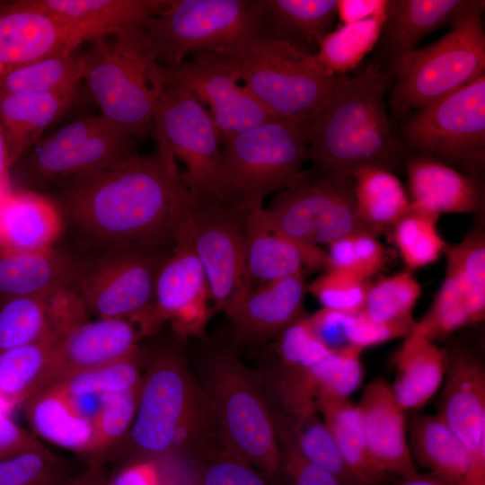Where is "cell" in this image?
I'll return each instance as SVG.
<instances>
[{
    "mask_svg": "<svg viewBox=\"0 0 485 485\" xmlns=\"http://www.w3.org/2000/svg\"><path fill=\"white\" fill-rule=\"evenodd\" d=\"M404 172L411 204L439 216L484 212V180L419 155L406 156Z\"/></svg>",
    "mask_w": 485,
    "mask_h": 485,
    "instance_id": "25",
    "label": "cell"
},
{
    "mask_svg": "<svg viewBox=\"0 0 485 485\" xmlns=\"http://www.w3.org/2000/svg\"><path fill=\"white\" fill-rule=\"evenodd\" d=\"M77 90L0 98V125L12 167L41 138L46 128L75 104Z\"/></svg>",
    "mask_w": 485,
    "mask_h": 485,
    "instance_id": "30",
    "label": "cell"
},
{
    "mask_svg": "<svg viewBox=\"0 0 485 485\" xmlns=\"http://www.w3.org/2000/svg\"><path fill=\"white\" fill-rule=\"evenodd\" d=\"M407 437L413 462L456 485H468L470 455L438 414H413Z\"/></svg>",
    "mask_w": 485,
    "mask_h": 485,
    "instance_id": "34",
    "label": "cell"
},
{
    "mask_svg": "<svg viewBox=\"0 0 485 485\" xmlns=\"http://www.w3.org/2000/svg\"><path fill=\"white\" fill-rule=\"evenodd\" d=\"M68 28L80 44L140 27L168 0H31Z\"/></svg>",
    "mask_w": 485,
    "mask_h": 485,
    "instance_id": "27",
    "label": "cell"
},
{
    "mask_svg": "<svg viewBox=\"0 0 485 485\" xmlns=\"http://www.w3.org/2000/svg\"><path fill=\"white\" fill-rule=\"evenodd\" d=\"M387 485H456L441 476L433 473H416L406 478H398L392 481Z\"/></svg>",
    "mask_w": 485,
    "mask_h": 485,
    "instance_id": "59",
    "label": "cell"
},
{
    "mask_svg": "<svg viewBox=\"0 0 485 485\" xmlns=\"http://www.w3.org/2000/svg\"><path fill=\"white\" fill-rule=\"evenodd\" d=\"M343 313L322 307L309 315V322L316 337L331 349L347 345L343 331Z\"/></svg>",
    "mask_w": 485,
    "mask_h": 485,
    "instance_id": "56",
    "label": "cell"
},
{
    "mask_svg": "<svg viewBox=\"0 0 485 485\" xmlns=\"http://www.w3.org/2000/svg\"><path fill=\"white\" fill-rule=\"evenodd\" d=\"M396 357L397 375L393 395L405 411L425 405L442 386L446 368L445 348L411 331L403 338Z\"/></svg>",
    "mask_w": 485,
    "mask_h": 485,
    "instance_id": "33",
    "label": "cell"
},
{
    "mask_svg": "<svg viewBox=\"0 0 485 485\" xmlns=\"http://www.w3.org/2000/svg\"><path fill=\"white\" fill-rule=\"evenodd\" d=\"M106 476L103 468L87 467L84 473L72 475L57 485H107Z\"/></svg>",
    "mask_w": 485,
    "mask_h": 485,
    "instance_id": "58",
    "label": "cell"
},
{
    "mask_svg": "<svg viewBox=\"0 0 485 485\" xmlns=\"http://www.w3.org/2000/svg\"><path fill=\"white\" fill-rule=\"evenodd\" d=\"M292 431L298 447L310 461L333 473L346 485H361L347 466L332 434L318 411Z\"/></svg>",
    "mask_w": 485,
    "mask_h": 485,
    "instance_id": "49",
    "label": "cell"
},
{
    "mask_svg": "<svg viewBox=\"0 0 485 485\" xmlns=\"http://www.w3.org/2000/svg\"><path fill=\"white\" fill-rule=\"evenodd\" d=\"M72 475L66 463L46 445L0 461V485H57Z\"/></svg>",
    "mask_w": 485,
    "mask_h": 485,
    "instance_id": "47",
    "label": "cell"
},
{
    "mask_svg": "<svg viewBox=\"0 0 485 485\" xmlns=\"http://www.w3.org/2000/svg\"><path fill=\"white\" fill-rule=\"evenodd\" d=\"M438 218L439 215L410 203L387 230L409 270L430 265L443 254L446 242L437 230Z\"/></svg>",
    "mask_w": 485,
    "mask_h": 485,
    "instance_id": "42",
    "label": "cell"
},
{
    "mask_svg": "<svg viewBox=\"0 0 485 485\" xmlns=\"http://www.w3.org/2000/svg\"><path fill=\"white\" fill-rule=\"evenodd\" d=\"M259 0H168L142 25L164 67L179 65L191 51H213L258 33Z\"/></svg>",
    "mask_w": 485,
    "mask_h": 485,
    "instance_id": "11",
    "label": "cell"
},
{
    "mask_svg": "<svg viewBox=\"0 0 485 485\" xmlns=\"http://www.w3.org/2000/svg\"><path fill=\"white\" fill-rule=\"evenodd\" d=\"M84 80L101 116L134 137H144L167 79L142 26L95 40Z\"/></svg>",
    "mask_w": 485,
    "mask_h": 485,
    "instance_id": "7",
    "label": "cell"
},
{
    "mask_svg": "<svg viewBox=\"0 0 485 485\" xmlns=\"http://www.w3.org/2000/svg\"><path fill=\"white\" fill-rule=\"evenodd\" d=\"M357 407L370 454L377 467L393 479L418 473L407 437L405 411L383 377L364 389Z\"/></svg>",
    "mask_w": 485,
    "mask_h": 485,
    "instance_id": "23",
    "label": "cell"
},
{
    "mask_svg": "<svg viewBox=\"0 0 485 485\" xmlns=\"http://www.w3.org/2000/svg\"><path fill=\"white\" fill-rule=\"evenodd\" d=\"M483 0H386L385 18L367 65L387 74L428 34L482 13Z\"/></svg>",
    "mask_w": 485,
    "mask_h": 485,
    "instance_id": "20",
    "label": "cell"
},
{
    "mask_svg": "<svg viewBox=\"0 0 485 485\" xmlns=\"http://www.w3.org/2000/svg\"><path fill=\"white\" fill-rule=\"evenodd\" d=\"M307 285L304 274L300 273L249 288L225 313L234 347L263 348L306 316Z\"/></svg>",
    "mask_w": 485,
    "mask_h": 485,
    "instance_id": "19",
    "label": "cell"
},
{
    "mask_svg": "<svg viewBox=\"0 0 485 485\" xmlns=\"http://www.w3.org/2000/svg\"><path fill=\"white\" fill-rule=\"evenodd\" d=\"M216 198L234 210L250 213L263 200L297 183L308 160L309 141L297 122L272 119L221 140Z\"/></svg>",
    "mask_w": 485,
    "mask_h": 485,
    "instance_id": "6",
    "label": "cell"
},
{
    "mask_svg": "<svg viewBox=\"0 0 485 485\" xmlns=\"http://www.w3.org/2000/svg\"><path fill=\"white\" fill-rule=\"evenodd\" d=\"M386 0H338L337 16L343 24L367 19L375 14Z\"/></svg>",
    "mask_w": 485,
    "mask_h": 485,
    "instance_id": "57",
    "label": "cell"
},
{
    "mask_svg": "<svg viewBox=\"0 0 485 485\" xmlns=\"http://www.w3.org/2000/svg\"><path fill=\"white\" fill-rule=\"evenodd\" d=\"M3 1H0V4H2Z\"/></svg>",
    "mask_w": 485,
    "mask_h": 485,
    "instance_id": "61",
    "label": "cell"
},
{
    "mask_svg": "<svg viewBox=\"0 0 485 485\" xmlns=\"http://www.w3.org/2000/svg\"><path fill=\"white\" fill-rule=\"evenodd\" d=\"M22 406L38 438L89 458L94 442L93 420L80 414L66 394L48 386L31 396Z\"/></svg>",
    "mask_w": 485,
    "mask_h": 485,
    "instance_id": "32",
    "label": "cell"
},
{
    "mask_svg": "<svg viewBox=\"0 0 485 485\" xmlns=\"http://www.w3.org/2000/svg\"><path fill=\"white\" fill-rule=\"evenodd\" d=\"M190 362L224 446L280 485V454L265 388L227 339L188 340Z\"/></svg>",
    "mask_w": 485,
    "mask_h": 485,
    "instance_id": "4",
    "label": "cell"
},
{
    "mask_svg": "<svg viewBox=\"0 0 485 485\" xmlns=\"http://www.w3.org/2000/svg\"><path fill=\"white\" fill-rule=\"evenodd\" d=\"M260 209L245 217V277L249 288L280 280L305 270L329 268L327 251L305 248L274 234L264 225Z\"/></svg>",
    "mask_w": 485,
    "mask_h": 485,
    "instance_id": "24",
    "label": "cell"
},
{
    "mask_svg": "<svg viewBox=\"0 0 485 485\" xmlns=\"http://www.w3.org/2000/svg\"><path fill=\"white\" fill-rule=\"evenodd\" d=\"M44 446L33 433L16 424L9 414L0 412V461Z\"/></svg>",
    "mask_w": 485,
    "mask_h": 485,
    "instance_id": "54",
    "label": "cell"
},
{
    "mask_svg": "<svg viewBox=\"0 0 485 485\" xmlns=\"http://www.w3.org/2000/svg\"><path fill=\"white\" fill-rule=\"evenodd\" d=\"M389 84L385 71L366 65L303 124L312 173L352 187L354 173L365 166L404 171L407 153L387 114Z\"/></svg>",
    "mask_w": 485,
    "mask_h": 485,
    "instance_id": "3",
    "label": "cell"
},
{
    "mask_svg": "<svg viewBox=\"0 0 485 485\" xmlns=\"http://www.w3.org/2000/svg\"><path fill=\"white\" fill-rule=\"evenodd\" d=\"M385 5L367 19L342 24L328 33L315 56L318 64L335 75H345L356 69L377 43L385 18Z\"/></svg>",
    "mask_w": 485,
    "mask_h": 485,
    "instance_id": "40",
    "label": "cell"
},
{
    "mask_svg": "<svg viewBox=\"0 0 485 485\" xmlns=\"http://www.w3.org/2000/svg\"><path fill=\"white\" fill-rule=\"evenodd\" d=\"M269 405L280 454V485H346L304 456L288 423L269 401Z\"/></svg>",
    "mask_w": 485,
    "mask_h": 485,
    "instance_id": "45",
    "label": "cell"
},
{
    "mask_svg": "<svg viewBox=\"0 0 485 485\" xmlns=\"http://www.w3.org/2000/svg\"><path fill=\"white\" fill-rule=\"evenodd\" d=\"M395 135L407 155L484 180L485 75L412 111Z\"/></svg>",
    "mask_w": 485,
    "mask_h": 485,
    "instance_id": "9",
    "label": "cell"
},
{
    "mask_svg": "<svg viewBox=\"0 0 485 485\" xmlns=\"http://www.w3.org/2000/svg\"><path fill=\"white\" fill-rule=\"evenodd\" d=\"M165 68L170 80L208 105L221 140L276 119L237 84L213 51L198 52L191 61Z\"/></svg>",
    "mask_w": 485,
    "mask_h": 485,
    "instance_id": "18",
    "label": "cell"
},
{
    "mask_svg": "<svg viewBox=\"0 0 485 485\" xmlns=\"http://www.w3.org/2000/svg\"><path fill=\"white\" fill-rule=\"evenodd\" d=\"M369 283L350 273L329 268L307 285V292L322 307L343 313H357L363 309Z\"/></svg>",
    "mask_w": 485,
    "mask_h": 485,
    "instance_id": "51",
    "label": "cell"
},
{
    "mask_svg": "<svg viewBox=\"0 0 485 485\" xmlns=\"http://www.w3.org/2000/svg\"><path fill=\"white\" fill-rule=\"evenodd\" d=\"M62 233L61 216L46 196L11 189L0 194V250H45L55 246Z\"/></svg>",
    "mask_w": 485,
    "mask_h": 485,
    "instance_id": "28",
    "label": "cell"
},
{
    "mask_svg": "<svg viewBox=\"0 0 485 485\" xmlns=\"http://www.w3.org/2000/svg\"><path fill=\"white\" fill-rule=\"evenodd\" d=\"M141 384L101 395V405L93 419L94 442L88 467L103 468L107 461L117 459L136 417Z\"/></svg>",
    "mask_w": 485,
    "mask_h": 485,
    "instance_id": "41",
    "label": "cell"
},
{
    "mask_svg": "<svg viewBox=\"0 0 485 485\" xmlns=\"http://www.w3.org/2000/svg\"><path fill=\"white\" fill-rule=\"evenodd\" d=\"M260 216L269 231L305 248L358 234L377 237L360 218L352 187L305 170L297 183L277 192Z\"/></svg>",
    "mask_w": 485,
    "mask_h": 485,
    "instance_id": "12",
    "label": "cell"
},
{
    "mask_svg": "<svg viewBox=\"0 0 485 485\" xmlns=\"http://www.w3.org/2000/svg\"><path fill=\"white\" fill-rule=\"evenodd\" d=\"M195 485H273L249 463L227 450L213 446L191 460Z\"/></svg>",
    "mask_w": 485,
    "mask_h": 485,
    "instance_id": "46",
    "label": "cell"
},
{
    "mask_svg": "<svg viewBox=\"0 0 485 485\" xmlns=\"http://www.w3.org/2000/svg\"><path fill=\"white\" fill-rule=\"evenodd\" d=\"M172 456H131L106 476L107 485H172Z\"/></svg>",
    "mask_w": 485,
    "mask_h": 485,
    "instance_id": "53",
    "label": "cell"
},
{
    "mask_svg": "<svg viewBox=\"0 0 485 485\" xmlns=\"http://www.w3.org/2000/svg\"><path fill=\"white\" fill-rule=\"evenodd\" d=\"M66 332L54 331L35 342L0 352V412L10 415L33 394L53 350Z\"/></svg>",
    "mask_w": 485,
    "mask_h": 485,
    "instance_id": "37",
    "label": "cell"
},
{
    "mask_svg": "<svg viewBox=\"0 0 485 485\" xmlns=\"http://www.w3.org/2000/svg\"><path fill=\"white\" fill-rule=\"evenodd\" d=\"M77 322L66 293L45 299L13 297L0 302V352L39 340L54 331H68Z\"/></svg>",
    "mask_w": 485,
    "mask_h": 485,
    "instance_id": "31",
    "label": "cell"
},
{
    "mask_svg": "<svg viewBox=\"0 0 485 485\" xmlns=\"http://www.w3.org/2000/svg\"><path fill=\"white\" fill-rule=\"evenodd\" d=\"M388 75V106L400 119L484 75L482 13L451 27L434 43L404 54Z\"/></svg>",
    "mask_w": 485,
    "mask_h": 485,
    "instance_id": "8",
    "label": "cell"
},
{
    "mask_svg": "<svg viewBox=\"0 0 485 485\" xmlns=\"http://www.w3.org/2000/svg\"><path fill=\"white\" fill-rule=\"evenodd\" d=\"M3 193V192H0V194Z\"/></svg>",
    "mask_w": 485,
    "mask_h": 485,
    "instance_id": "62",
    "label": "cell"
},
{
    "mask_svg": "<svg viewBox=\"0 0 485 485\" xmlns=\"http://www.w3.org/2000/svg\"><path fill=\"white\" fill-rule=\"evenodd\" d=\"M137 410L117 459L185 456L191 460L220 442L209 404L193 373L188 339L170 331L144 346Z\"/></svg>",
    "mask_w": 485,
    "mask_h": 485,
    "instance_id": "2",
    "label": "cell"
},
{
    "mask_svg": "<svg viewBox=\"0 0 485 485\" xmlns=\"http://www.w3.org/2000/svg\"><path fill=\"white\" fill-rule=\"evenodd\" d=\"M170 253L132 251L76 258L73 291L87 313L98 319L129 321L140 332L153 304L158 270Z\"/></svg>",
    "mask_w": 485,
    "mask_h": 485,
    "instance_id": "14",
    "label": "cell"
},
{
    "mask_svg": "<svg viewBox=\"0 0 485 485\" xmlns=\"http://www.w3.org/2000/svg\"><path fill=\"white\" fill-rule=\"evenodd\" d=\"M363 348L347 344L312 368L316 396L348 398L361 384Z\"/></svg>",
    "mask_w": 485,
    "mask_h": 485,
    "instance_id": "48",
    "label": "cell"
},
{
    "mask_svg": "<svg viewBox=\"0 0 485 485\" xmlns=\"http://www.w3.org/2000/svg\"><path fill=\"white\" fill-rule=\"evenodd\" d=\"M145 348L108 364L69 375L50 386L68 396L101 395L137 386L143 380Z\"/></svg>",
    "mask_w": 485,
    "mask_h": 485,
    "instance_id": "43",
    "label": "cell"
},
{
    "mask_svg": "<svg viewBox=\"0 0 485 485\" xmlns=\"http://www.w3.org/2000/svg\"><path fill=\"white\" fill-rule=\"evenodd\" d=\"M479 223L457 243H445V272L455 280L463 297L470 324L485 318V232L484 212Z\"/></svg>",
    "mask_w": 485,
    "mask_h": 485,
    "instance_id": "38",
    "label": "cell"
},
{
    "mask_svg": "<svg viewBox=\"0 0 485 485\" xmlns=\"http://www.w3.org/2000/svg\"><path fill=\"white\" fill-rule=\"evenodd\" d=\"M316 405L347 466L361 485H387L394 480L377 467L370 454L357 404L348 398L317 395Z\"/></svg>",
    "mask_w": 485,
    "mask_h": 485,
    "instance_id": "35",
    "label": "cell"
},
{
    "mask_svg": "<svg viewBox=\"0 0 485 485\" xmlns=\"http://www.w3.org/2000/svg\"><path fill=\"white\" fill-rule=\"evenodd\" d=\"M75 34L31 0L0 4V80L16 68L46 56L75 52Z\"/></svg>",
    "mask_w": 485,
    "mask_h": 485,
    "instance_id": "22",
    "label": "cell"
},
{
    "mask_svg": "<svg viewBox=\"0 0 485 485\" xmlns=\"http://www.w3.org/2000/svg\"><path fill=\"white\" fill-rule=\"evenodd\" d=\"M77 276L78 260L62 245L34 251L0 250V302L23 296L48 299L73 291Z\"/></svg>",
    "mask_w": 485,
    "mask_h": 485,
    "instance_id": "26",
    "label": "cell"
},
{
    "mask_svg": "<svg viewBox=\"0 0 485 485\" xmlns=\"http://www.w3.org/2000/svg\"><path fill=\"white\" fill-rule=\"evenodd\" d=\"M150 133L185 163L182 178L191 197L198 201H217L216 175L222 150L219 130L196 97L168 77Z\"/></svg>",
    "mask_w": 485,
    "mask_h": 485,
    "instance_id": "13",
    "label": "cell"
},
{
    "mask_svg": "<svg viewBox=\"0 0 485 485\" xmlns=\"http://www.w3.org/2000/svg\"><path fill=\"white\" fill-rule=\"evenodd\" d=\"M338 0H259L258 33L316 56L337 17Z\"/></svg>",
    "mask_w": 485,
    "mask_h": 485,
    "instance_id": "29",
    "label": "cell"
},
{
    "mask_svg": "<svg viewBox=\"0 0 485 485\" xmlns=\"http://www.w3.org/2000/svg\"><path fill=\"white\" fill-rule=\"evenodd\" d=\"M50 193L63 222L62 246L75 258L170 253L191 198L174 156L161 144L153 154H137Z\"/></svg>",
    "mask_w": 485,
    "mask_h": 485,
    "instance_id": "1",
    "label": "cell"
},
{
    "mask_svg": "<svg viewBox=\"0 0 485 485\" xmlns=\"http://www.w3.org/2000/svg\"><path fill=\"white\" fill-rule=\"evenodd\" d=\"M210 300L207 277L192 245L187 215L174 249L158 270L153 304L140 329L141 336H154L167 322L187 339L206 335L212 313Z\"/></svg>",
    "mask_w": 485,
    "mask_h": 485,
    "instance_id": "16",
    "label": "cell"
},
{
    "mask_svg": "<svg viewBox=\"0 0 485 485\" xmlns=\"http://www.w3.org/2000/svg\"><path fill=\"white\" fill-rule=\"evenodd\" d=\"M470 324L463 297L454 278H445L426 314L415 321L412 331L432 341L444 339Z\"/></svg>",
    "mask_w": 485,
    "mask_h": 485,
    "instance_id": "50",
    "label": "cell"
},
{
    "mask_svg": "<svg viewBox=\"0 0 485 485\" xmlns=\"http://www.w3.org/2000/svg\"><path fill=\"white\" fill-rule=\"evenodd\" d=\"M141 337L137 326L123 319H98L76 324L53 350L33 394L69 375L129 355L138 348Z\"/></svg>",
    "mask_w": 485,
    "mask_h": 485,
    "instance_id": "21",
    "label": "cell"
},
{
    "mask_svg": "<svg viewBox=\"0 0 485 485\" xmlns=\"http://www.w3.org/2000/svg\"><path fill=\"white\" fill-rule=\"evenodd\" d=\"M191 196V195H190ZM218 201L190 198L188 225L214 308L225 313L249 289L245 277V217Z\"/></svg>",
    "mask_w": 485,
    "mask_h": 485,
    "instance_id": "15",
    "label": "cell"
},
{
    "mask_svg": "<svg viewBox=\"0 0 485 485\" xmlns=\"http://www.w3.org/2000/svg\"><path fill=\"white\" fill-rule=\"evenodd\" d=\"M137 154L136 137L101 115H85L40 138L13 167L24 190L41 194Z\"/></svg>",
    "mask_w": 485,
    "mask_h": 485,
    "instance_id": "10",
    "label": "cell"
},
{
    "mask_svg": "<svg viewBox=\"0 0 485 485\" xmlns=\"http://www.w3.org/2000/svg\"><path fill=\"white\" fill-rule=\"evenodd\" d=\"M354 248L359 274L364 280L377 274L387 263L386 249L373 234L354 235Z\"/></svg>",
    "mask_w": 485,
    "mask_h": 485,
    "instance_id": "55",
    "label": "cell"
},
{
    "mask_svg": "<svg viewBox=\"0 0 485 485\" xmlns=\"http://www.w3.org/2000/svg\"><path fill=\"white\" fill-rule=\"evenodd\" d=\"M421 286L410 270L369 283L362 312L376 322H392L412 316Z\"/></svg>",
    "mask_w": 485,
    "mask_h": 485,
    "instance_id": "44",
    "label": "cell"
},
{
    "mask_svg": "<svg viewBox=\"0 0 485 485\" xmlns=\"http://www.w3.org/2000/svg\"><path fill=\"white\" fill-rule=\"evenodd\" d=\"M88 66L87 53H54L23 65L0 80V98L76 88Z\"/></svg>",
    "mask_w": 485,
    "mask_h": 485,
    "instance_id": "39",
    "label": "cell"
},
{
    "mask_svg": "<svg viewBox=\"0 0 485 485\" xmlns=\"http://www.w3.org/2000/svg\"><path fill=\"white\" fill-rule=\"evenodd\" d=\"M213 52L270 115L302 125L349 79L326 72L315 56L257 33Z\"/></svg>",
    "mask_w": 485,
    "mask_h": 485,
    "instance_id": "5",
    "label": "cell"
},
{
    "mask_svg": "<svg viewBox=\"0 0 485 485\" xmlns=\"http://www.w3.org/2000/svg\"><path fill=\"white\" fill-rule=\"evenodd\" d=\"M12 165L8 146L3 128L0 125V192L10 190V171Z\"/></svg>",
    "mask_w": 485,
    "mask_h": 485,
    "instance_id": "60",
    "label": "cell"
},
{
    "mask_svg": "<svg viewBox=\"0 0 485 485\" xmlns=\"http://www.w3.org/2000/svg\"><path fill=\"white\" fill-rule=\"evenodd\" d=\"M352 191L360 218L376 235L387 231L410 206L398 177L380 167L358 169Z\"/></svg>",
    "mask_w": 485,
    "mask_h": 485,
    "instance_id": "36",
    "label": "cell"
},
{
    "mask_svg": "<svg viewBox=\"0 0 485 485\" xmlns=\"http://www.w3.org/2000/svg\"><path fill=\"white\" fill-rule=\"evenodd\" d=\"M414 323L412 316L392 322H376L361 311L344 314L343 331L348 344L364 349L394 339L405 338L412 331Z\"/></svg>",
    "mask_w": 485,
    "mask_h": 485,
    "instance_id": "52",
    "label": "cell"
},
{
    "mask_svg": "<svg viewBox=\"0 0 485 485\" xmlns=\"http://www.w3.org/2000/svg\"><path fill=\"white\" fill-rule=\"evenodd\" d=\"M445 348L447 368L437 414L470 455L468 485H485V367L465 344Z\"/></svg>",
    "mask_w": 485,
    "mask_h": 485,
    "instance_id": "17",
    "label": "cell"
}]
</instances>
